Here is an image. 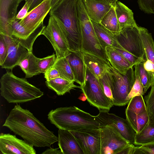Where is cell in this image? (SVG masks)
<instances>
[{"label": "cell", "instance_id": "obj_1", "mask_svg": "<svg viewBox=\"0 0 154 154\" xmlns=\"http://www.w3.org/2000/svg\"><path fill=\"white\" fill-rule=\"evenodd\" d=\"M2 126L35 147H50L57 137L48 130L28 110L17 104L11 110Z\"/></svg>", "mask_w": 154, "mask_h": 154}, {"label": "cell", "instance_id": "obj_2", "mask_svg": "<svg viewBox=\"0 0 154 154\" xmlns=\"http://www.w3.org/2000/svg\"><path fill=\"white\" fill-rule=\"evenodd\" d=\"M78 0H62L49 12L59 24L70 51L82 50L80 27L77 4Z\"/></svg>", "mask_w": 154, "mask_h": 154}, {"label": "cell", "instance_id": "obj_3", "mask_svg": "<svg viewBox=\"0 0 154 154\" xmlns=\"http://www.w3.org/2000/svg\"><path fill=\"white\" fill-rule=\"evenodd\" d=\"M51 123L59 129L70 131L85 129H99L101 123L93 116L75 106L58 108L48 115Z\"/></svg>", "mask_w": 154, "mask_h": 154}, {"label": "cell", "instance_id": "obj_4", "mask_svg": "<svg viewBox=\"0 0 154 154\" xmlns=\"http://www.w3.org/2000/svg\"><path fill=\"white\" fill-rule=\"evenodd\" d=\"M1 96L10 103L30 101L44 95L40 89L24 78L16 76L12 71L4 74L0 79Z\"/></svg>", "mask_w": 154, "mask_h": 154}, {"label": "cell", "instance_id": "obj_5", "mask_svg": "<svg viewBox=\"0 0 154 154\" xmlns=\"http://www.w3.org/2000/svg\"><path fill=\"white\" fill-rule=\"evenodd\" d=\"M77 9L81 34L82 50L109 62L105 49L100 43L82 0H78Z\"/></svg>", "mask_w": 154, "mask_h": 154}, {"label": "cell", "instance_id": "obj_6", "mask_svg": "<svg viewBox=\"0 0 154 154\" xmlns=\"http://www.w3.org/2000/svg\"><path fill=\"white\" fill-rule=\"evenodd\" d=\"M111 79V91L113 105L122 106L129 103L127 98L135 81L134 71L131 67L125 74H122L110 65L108 69Z\"/></svg>", "mask_w": 154, "mask_h": 154}, {"label": "cell", "instance_id": "obj_7", "mask_svg": "<svg viewBox=\"0 0 154 154\" xmlns=\"http://www.w3.org/2000/svg\"><path fill=\"white\" fill-rule=\"evenodd\" d=\"M80 88L90 104L99 111L109 112L113 105L112 101L105 94L98 79L87 68L85 84Z\"/></svg>", "mask_w": 154, "mask_h": 154}, {"label": "cell", "instance_id": "obj_8", "mask_svg": "<svg viewBox=\"0 0 154 154\" xmlns=\"http://www.w3.org/2000/svg\"><path fill=\"white\" fill-rule=\"evenodd\" d=\"M114 35L118 43L125 51L145 59V51L139 26H128Z\"/></svg>", "mask_w": 154, "mask_h": 154}, {"label": "cell", "instance_id": "obj_9", "mask_svg": "<svg viewBox=\"0 0 154 154\" xmlns=\"http://www.w3.org/2000/svg\"><path fill=\"white\" fill-rule=\"evenodd\" d=\"M100 154H117L129 143L111 125H103L100 129Z\"/></svg>", "mask_w": 154, "mask_h": 154}, {"label": "cell", "instance_id": "obj_10", "mask_svg": "<svg viewBox=\"0 0 154 154\" xmlns=\"http://www.w3.org/2000/svg\"><path fill=\"white\" fill-rule=\"evenodd\" d=\"M42 35L50 41L55 52L56 58L65 56L70 51L61 28L55 19L50 16L48 25Z\"/></svg>", "mask_w": 154, "mask_h": 154}, {"label": "cell", "instance_id": "obj_11", "mask_svg": "<svg viewBox=\"0 0 154 154\" xmlns=\"http://www.w3.org/2000/svg\"><path fill=\"white\" fill-rule=\"evenodd\" d=\"M96 116L100 122L101 126H113L128 142L134 144L136 133L126 119L104 111H99V113Z\"/></svg>", "mask_w": 154, "mask_h": 154}, {"label": "cell", "instance_id": "obj_12", "mask_svg": "<svg viewBox=\"0 0 154 154\" xmlns=\"http://www.w3.org/2000/svg\"><path fill=\"white\" fill-rule=\"evenodd\" d=\"M70 131L77 140L84 154H100L99 129H85Z\"/></svg>", "mask_w": 154, "mask_h": 154}, {"label": "cell", "instance_id": "obj_13", "mask_svg": "<svg viewBox=\"0 0 154 154\" xmlns=\"http://www.w3.org/2000/svg\"><path fill=\"white\" fill-rule=\"evenodd\" d=\"M0 151L3 154H35L33 146L15 135L1 133Z\"/></svg>", "mask_w": 154, "mask_h": 154}, {"label": "cell", "instance_id": "obj_14", "mask_svg": "<svg viewBox=\"0 0 154 154\" xmlns=\"http://www.w3.org/2000/svg\"><path fill=\"white\" fill-rule=\"evenodd\" d=\"M20 20L16 18L13 21L11 37L29 52H32L35 41L38 37L42 35L45 26L43 23L36 30L32 31L22 26L20 23Z\"/></svg>", "mask_w": 154, "mask_h": 154}, {"label": "cell", "instance_id": "obj_15", "mask_svg": "<svg viewBox=\"0 0 154 154\" xmlns=\"http://www.w3.org/2000/svg\"><path fill=\"white\" fill-rule=\"evenodd\" d=\"M23 0H0V34L11 37L12 24Z\"/></svg>", "mask_w": 154, "mask_h": 154}, {"label": "cell", "instance_id": "obj_16", "mask_svg": "<svg viewBox=\"0 0 154 154\" xmlns=\"http://www.w3.org/2000/svg\"><path fill=\"white\" fill-rule=\"evenodd\" d=\"M2 35L7 45L8 53L6 58L1 66L2 68L12 69L16 66H18L29 51L11 37Z\"/></svg>", "mask_w": 154, "mask_h": 154}, {"label": "cell", "instance_id": "obj_17", "mask_svg": "<svg viewBox=\"0 0 154 154\" xmlns=\"http://www.w3.org/2000/svg\"><path fill=\"white\" fill-rule=\"evenodd\" d=\"M52 0H45L41 4L28 12L26 17L20 20V23L26 28L32 31L37 29L51 9Z\"/></svg>", "mask_w": 154, "mask_h": 154}, {"label": "cell", "instance_id": "obj_18", "mask_svg": "<svg viewBox=\"0 0 154 154\" xmlns=\"http://www.w3.org/2000/svg\"><path fill=\"white\" fill-rule=\"evenodd\" d=\"M83 52L82 50H70L65 56L74 75L75 82L81 87L85 83L87 67L85 63Z\"/></svg>", "mask_w": 154, "mask_h": 154}, {"label": "cell", "instance_id": "obj_19", "mask_svg": "<svg viewBox=\"0 0 154 154\" xmlns=\"http://www.w3.org/2000/svg\"><path fill=\"white\" fill-rule=\"evenodd\" d=\"M82 0L91 21L96 23H100L103 17L113 6L102 0Z\"/></svg>", "mask_w": 154, "mask_h": 154}, {"label": "cell", "instance_id": "obj_20", "mask_svg": "<svg viewBox=\"0 0 154 154\" xmlns=\"http://www.w3.org/2000/svg\"><path fill=\"white\" fill-rule=\"evenodd\" d=\"M58 144L63 154H84L77 140L70 131L59 129Z\"/></svg>", "mask_w": 154, "mask_h": 154}, {"label": "cell", "instance_id": "obj_21", "mask_svg": "<svg viewBox=\"0 0 154 154\" xmlns=\"http://www.w3.org/2000/svg\"><path fill=\"white\" fill-rule=\"evenodd\" d=\"M84 60L87 68L98 79L107 71L110 64L104 60L92 54L83 52Z\"/></svg>", "mask_w": 154, "mask_h": 154}, {"label": "cell", "instance_id": "obj_22", "mask_svg": "<svg viewBox=\"0 0 154 154\" xmlns=\"http://www.w3.org/2000/svg\"><path fill=\"white\" fill-rule=\"evenodd\" d=\"M106 58L112 66L120 73L125 74L131 67L129 62L115 48L105 47Z\"/></svg>", "mask_w": 154, "mask_h": 154}, {"label": "cell", "instance_id": "obj_23", "mask_svg": "<svg viewBox=\"0 0 154 154\" xmlns=\"http://www.w3.org/2000/svg\"><path fill=\"white\" fill-rule=\"evenodd\" d=\"M93 26L101 45L105 49L106 46L125 50L119 44L114 35L100 23H93Z\"/></svg>", "mask_w": 154, "mask_h": 154}, {"label": "cell", "instance_id": "obj_24", "mask_svg": "<svg viewBox=\"0 0 154 154\" xmlns=\"http://www.w3.org/2000/svg\"><path fill=\"white\" fill-rule=\"evenodd\" d=\"M115 9L121 30L128 26H137L132 11L124 4L118 1Z\"/></svg>", "mask_w": 154, "mask_h": 154}, {"label": "cell", "instance_id": "obj_25", "mask_svg": "<svg viewBox=\"0 0 154 154\" xmlns=\"http://www.w3.org/2000/svg\"><path fill=\"white\" fill-rule=\"evenodd\" d=\"M73 81L69 80L60 77L45 81L46 86L54 91L59 95H63L75 88H80L75 85Z\"/></svg>", "mask_w": 154, "mask_h": 154}, {"label": "cell", "instance_id": "obj_26", "mask_svg": "<svg viewBox=\"0 0 154 154\" xmlns=\"http://www.w3.org/2000/svg\"><path fill=\"white\" fill-rule=\"evenodd\" d=\"M39 58L32 52H29L27 56L19 63V66L25 74V78H31L40 74L38 65Z\"/></svg>", "mask_w": 154, "mask_h": 154}, {"label": "cell", "instance_id": "obj_27", "mask_svg": "<svg viewBox=\"0 0 154 154\" xmlns=\"http://www.w3.org/2000/svg\"><path fill=\"white\" fill-rule=\"evenodd\" d=\"M126 119L129 121L136 133L140 132L145 126L149 120L147 112H134L125 110Z\"/></svg>", "mask_w": 154, "mask_h": 154}, {"label": "cell", "instance_id": "obj_28", "mask_svg": "<svg viewBox=\"0 0 154 154\" xmlns=\"http://www.w3.org/2000/svg\"><path fill=\"white\" fill-rule=\"evenodd\" d=\"M154 141V119H149L143 128L136 133L134 144L142 146Z\"/></svg>", "mask_w": 154, "mask_h": 154}, {"label": "cell", "instance_id": "obj_29", "mask_svg": "<svg viewBox=\"0 0 154 154\" xmlns=\"http://www.w3.org/2000/svg\"><path fill=\"white\" fill-rule=\"evenodd\" d=\"M139 29L146 60L154 63V42L152 34L145 28L139 26Z\"/></svg>", "mask_w": 154, "mask_h": 154}, {"label": "cell", "instance_id": "obj_30", "mask_svg": "<svg viewBox=\"0 0 154 154\" xmlns=\"http://www.w3.org/2000/svg\"><path fill=\"white\" fill-rule=\"evenodd\" d=\"M113 34L121 30L116 16L115 7L112 6L101 20L100 23Z\"/></svg>", "mask_w": 154, "mask_h": 154}, {"label": "cell", "instance_id": "obj_31", "mask_svg": "<svg viewBox=\"0 0 154 154\" xmlns=\"http://www.w3.org/2000/svg\"><path fill=\"white\" fill-rule=\"evenodd\" d=\"M58 71L60 77L65 79L74 81L75 77L69 64L65 56L57 58L52 66Z\"/></svg>", "mask_w": 154, "mask_h": 154}, {"label": "cell", "instance_id": "obj_32", "mask_svg": "<svg viewBox=\"0 0 154 154\" xmlns=\"http://www.w3.org/2000/svg\"><path fill=\"white\" fill-rule=\"evenodd\" d=\"M136 65L144 92L145 93L149 88L154 84V75L145 69L143 62Z\"/></svg>", "mask_w": 154, "mask_h": 154}, {"label": "cell", "instance_id": "obj_33", "mask_svg": "<svg viewBox=\"0 0 154 154\" xmlns=\"http://www.w3.org/2000/svg\"><path fill=\"white\" fill-rule=\"evenodd\" d=\"M135 81L131 90L127 98V101L129 102L130 99L136 96H143L145 94L142 87L138 70L136 65L134 66Z\"/></svg>", "mask_w": 154, "mask_h": 154}, {"label": "cell", "instance_id": "obj_34", "mask_svg": "<svg viewBox=\"0 0 154 154\" xmlns=\"http://www.w3.org/2000/svg\"><path fill=\"white\" fill-rule=\"evenodd\" d=\"M56 60V54L54 53L43 58H39L38 65L40 73L44 74L51 68Z\"/></svg>", "mask_w": 154, "mask_h": 154}, {"label": "cell", "instance_id": "obj_35", "mask_svg": "<svg viewBox=\"0 0 154 154\" xmlns=\"http://www.w3.org/2000/svg\"><path fill=\"white\" fill-rule=\"evenodd\" d=\"M99 83L105 94L112 101L111 91V79L110 73L108 71L103 76L98 79Z\"/></svg>", "mask_w": 154, "mask_h": 154}, {"label": "cell", "instance_id": "obj_36", "mask_svg": "<svg viewBox=\"0 0 154 154\" xmlns=\"http://www.w3.org/2000/svg\"><path fill=\"white\" fill-rule=\"evenodd\" d=\"M150 91L144 99L149 119H154V84Z\"/></svg>", "mask_w": 154, "mask_h": 154}, {"label": "cell", "instance_id": "obj_37", "mask_svg": "<svg viewBox=\"0 0 154 154\" xmlns=\"http://www.w3.org/2000/svg\"><path fill=\"white\" fill-rule=\"evenodd\" d=\"M115 49L124 57L132 66L146 60L145 59H142L137 57L126 51Z\"/></svg>", "mask_w": 154, "mask_h": 154}, {"label": "cell", "instance_id": "obj_38", "mask_svg": "<svg viewBox=\"0 0 154 154\" xmlns=\"http://www.w3.org/2000/svg\"><path fill=\"white\" fill-rule=\"evenodd\" d=\"M139 8L145 13L154 14V0H138Z\"/></svg>", "mask_w": 154, "mask_h": 154}, {"label": "cell", "instance_id": "obj_39", "mask_svg": "<svg viewBox=\"0 0 154 154\" xmlns=\"http://www.w3.org/2000/svg\"><path fill=\"white\" fill-rule=\"evenodd\" d=\"M154 154V141L150 143L135 147L134 154Z\"/></svg>", "mask_w": 154, "mask_h": 154}, {"label": "cell", "instance_id": "obj_40", "mask_svg": "<svg viewBox=\"0 0 154 154\" xmlns=\"http://www.w3.org/2000/svg\"><path fill=\"white\" fill-rule=\"evenodd\" d=\"M8 49L5 40L2 34H0V65L1 66L7 57Z\"/></svg>", "mask_w": 154, "mask_h": 154}, {"label": "cell", "instance_id": "obj_41", "mask_svg": "<svg viewBox=\"0 0 154 154\" xmlns=\"http://www.w3.org/2000/svg\"><path fill=\"white\" fill-rule=\"evenodd\" d=\"M25 2L23 6L17 15L16 18L17 19L22 20L26 17L32 4V2L31 0H27Z\"/></svg>", "mask_w": 154, "mask_h": 154}, {"label": "cell", "instance_id": "obj_42", "mask_svg": "<svg viewBox=\"0 0 154 154\" xmlns=\"http://www.w3.org/2000/svg\"><path fill=\"white\" fill-rule=\"evenodd\" d=\"M44 77L46 81L60 77L57 70L54 68L51 67L44 74Z\"/></svg>", "mask_w": 154, "mask_h": 154}, {"label": "cell", "instance_id": "obj_43", "mask_svg": "<svg viewBox=\"0 0 154 154\" xmlns=\"http://www.w3.org/2000/svg\"><path fill=\"white\" fill-rule=\"evenodd\" d=\"M134 144L129 143L121 150L117 154H134L135 147Z\"/></svg>", "mask_w": 154, "mask_h": 154}, {"label": "cell", "instance_id": "obj_44", "mask_svg": "<svg viewBox=\"0 0 154 154\" xmlns=\"http://www.w3.org/2000/svg\"><path fill=\"white\" fill-rule=\"evenodd\" d=\"M58 148L54 149L50 147L49 148L47 149L42 154H63L61 150Z\"/></svg>", "mask_w": 154, "mask_h": 154}, {"label": "cell", "instance_id": "obj_45", "mask_svg": "<svg viewBox=\"0 0 154 154\" xmlns=\"http://www.w3.org/2000/svg\"><path fill=\"white\" fill-rule=\"evenodd\" d=\"M26 1L27 0H23ZM32 3L29 10L28 12L30 11L34 8L38 6L39 4H41L45 0H31Z\"/></svg>", "mask_w": 154, "mask_h": 154}, {"label": "cell", "instance_id": "obj_46", "mask_svg": "<svg viewBox=\"0 0 154 154\" xmlns=\"http://www.w3.org/2000/svg\"><path fill=\"white\" fill-rule=\"evenodd\" d=\"M62 0H52L51 2V9L54 8Z\"/></svg>", "mask_w": 154, "mask_h": 154}, {"label": "cell", "instance_id": "obj_47", "mask_svg": "<svg viewBox=\"0 0 154 154\" xmlns=\"http://www.w3.org/2000/svg\"><path fill=\"white\" fill-rule=\"evenodd\" d=\"M111 5L115 7L118 0H102Z\"/></svg>", "mask_w": 154, "mask_h": 154}]
</instances>
